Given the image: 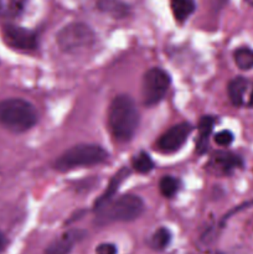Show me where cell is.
I'll list each match as a JSON object with an SVG mask.
<instances>
[{"instance_id":"obj_19","label":"cell","mask_w":253,"mask_h":254,"mask_svg":"<svg viewBox=\"0 0 253 254\" xmlns=\"http://www.w3.org/2000/svg\"><path fill=\"white\" fill-rule=\"evenodd\" d=\"M159 189L164 197H173L179 189V183L173 176H164L159 183Z\"/></svg>"},{"instance_id":"obj_5","label":"cell","mask_w":253,"mask_h":254,"mask_svg":"<svg viewBox=\"0 0 253 254\" xmlns=\"http://www.w3.org/2000/svg\"><path fill=\"white\" fill-rule=\"evenodd\" d=\"M57 45L66 54H79L86 51L96 41L94 32L83 22H71L59 31Z\"/></svg>"},{"instance_id":"obj_11","label":"cell","mask_w":253,"mask_h":254,"mask_svg":"<svg viewBox=\"0 0 253 254\" xmlns=\"http://www.w3.org/2000/svg\"><path fill=\"white\" fill-rule=\"evenodd\" d=\"M215 119L211 116H205L200 119L197 126V141H196V150L198 154H202L207 150L208 139H210L211 131H212Z\"/></svg>"},{"instance_id":"obj_7","label":"cell","mask_w":253,"mask_h":254,"mask_svg":"<svg viewBox=\"0 0 253 254\" xmlns=\"http://www.w3.org/2000/svg\"><path fill=\"white\" fill-rule=\"evenodd\" d=\"M192 127L189 123H180L171 127L156 141V149L161 153H175L185 144Z\"/></svg>"},{"instance_id":"obj_23","label":"cell","mask_w":253,"mask_h":254,"mask_svg":"<svg viewBox=\"0 0 253 254\" xmlns=\"http://www.w3.org/2000/svg\"><path fill=\"white\" fill-rule=\"evenodd\" d=\"M5 246H6V238H5V236L2 235L1 231H0V253L4 251Z\"/></svg>"},{"instance_id":"obj_6","label":"cell","mask_w":253,"mask_h":254,"mask_svg":"<svg viewBox=\"0 0 253 254\" xmlns=\"http://www.w3.org/2000/svg\"><path fill=\"white\" fill-rule=\"evenodd\" d=\"M170 87V76L164 69L153 67L148 69L141 82V98L146 107L158 104Z\"/></svg>"},{"instance_id":"obj_16","label":"cell","mask_w":253,"mask_h":254,"mask_svg":"<svg viewBox=\"0 0 253 254\" xmlns=\"http://www.w3.org/2000/svg\"><path fill=\"white\" fill-rule=\"evenodd\" d=\"M26 0H0V16L12 19L24 11Z\"/></svg>"},{"instance_id":"obj_3","label":"cell","mask_w":253,"mask_h":254,"mask_svg":"<svg viewBox=\"0 0 253 254\" xmlns=\"http://www.w3.org/2000/svg\"><path fill=\"white\" fill-rule=\"evenodd\" d=\"M37 112L29 102L20 98L0 101V124L14 133H24L36 124Z\"/></svg>"},{"instance_id":"obj_14","label":"cell","mask_w":253,"mask_h":254,"mask_svg":"<svg viewBox=\"0 0 253 254\" xmlns=\"http://www.w3.org/2000/svg\"><path fill=\"white\" fill-rule=\"evenodd\" d=\"M97 6L101 11L113 17H126L129 14V6L121 0H98Z\"/></svg>"},{"instance_id":"obj_2","label":"cell","mask_w":253,"mask_h":254,"mask_svg":"<svg viewBox=\"0 0 253 254\" xmlns=\"http://www.w3.org/2000/svg\"><path fill=\"white\" fill-rule=\"evenodd\" d=\"M96 210V221L99 225L128 222L138 218L144 211V202L139 196L123 195L111 198Z\"/></svg>"},{"instance_id":"obj_8","label":"cell","mask_w":253,"mask_h":254,"mask_svg":"<svg viewBox=\"0 0 253 254\" xmlns=\"http://www.w3.org/2000/svg\"><path fill=\"white\" fill-rule=\"evenodd\" d=\"M2 35L5 42L12 49L25 52L35 51L37 49V36L31 30L15 25H6L2 30Z\"/></svg>"},{"instance_id":"obj_20","label":"cell","mask_w":253,"mask_h":254,"mask_svg":"<svg viewBox=\"0 0 253 254\" xmlns=\"http://www.w3.org/2000/svg\"><path fill=\"white\" fill-rule=\"evenodd\" d=\"M171 241V235L166 228H159L151 237V246L155 250H165Z\"/></svg>"},{"instance_id":"obj_4","label":"cell","mask_w":253,"mask_h":254,"mask_svg":"<svg viewBox=\"0 0 253 254\" xmlns=\"http://www.w3.org/2000/svg\"><path fill=\"white\" fill-rule=\"evenodd\" d=\"M107 159L108 153L102 146L94 144H79L61 154L55 161L54 166L59 171H68L72 169L98 165Z\"/></svg>"},{"instance_id":"obj_12","label":"cell","mask_w":253,"mask_h":254,"mask_svg":"<svg viewBox=\"0 0 253 254\" xmlns=\"http://www.w3.org/2000/svg\"><path fill=\"white\" fill-rule=\"evenodd\" d=\"M128 175H129V170H126V168L121 169V170H119L113 178H112V180L109 181L108 186H107V190L104 191V192L101 195V197L96 201V203H94V208L99 207V206L103 205L104 202L111 200V198L114 196V193L117 192V190L119 189V186L122 185V183L128 178Z\"/></svg>"},{"instance_id":"obj_24","label":"cell","mask_w":253,"mask_h":254,"mask_svg":"<svg viewBox=\"0 0 253 254\" xmlns=\"http://www.w3.org/2000/svg\"><path fill=\"white\" fill-rule=\"evenodd\" d=\"M250 104L251 107H253V89H252V93H251V97H250Z\"/></svg>"},{"instance_id":"obj_9","label":"cell","mask_w":253,"mask_h":254,"mask_svg":"<svg viewBox=\"0 0 253 254\" xmlns=\"http://www.w3.org/2000/svg\"><path fill=\"white\" fill-rule=\"evenodd\" d=\"M84 233L82 231H68L55 240L45 251V254H69L74 243L78 242Z\"/></svg>"},{"instance_id":"obj_18","label":"cell","mask_w":253,"mask_h":254,"mask_svg":"<svg viewBox=\"0 0 253 254\" xmlns=\"http://www.w3.org/2000/svg\"><path fill=\"white\" fill-rule=\"evenodd\" d=\"M131 164H133L134 170L138 171L139 174H146L154 169L153 160H151L150 156L146 153H144V151H141L138 155L134 156Z\"/></svg>"},{"instance_id":"obj_10","label":"cell","mask_w":253,"mask_h":254,"mask_svg":"<svg viewBox=\"0 0 253 254\" xmlns=\"http://www.w3.org/2000/svg\"><path fill=\"white\" fill-rule=\"evenodd\" d=\"M242 165V160L237 155L231 153H217L211 159L208 168L212 169L215 173L228 174L236 168Z\"/></svg>"},{"instance_id":"obj_17","label":"cell","mask_w":253,"mask_h":254,"mask_svg":"<svg viewBox=\"0 0 253 254\" xmlns=\"http://www.w3.org/2000/svg\"><path fill=\"white\" fill-rule=\"evenodd\" d=\"M233 57H235V62L238 68L245 69V71L253 68V50L248 47H241L236 50Z\"/></svg>"},{"instance_id":"obj_22","label":"cell","mask_w":253,"mask_h":254,"mask_svg":"<svg viewBox=\"0 0 253 254\" xmlns=\"http://www.w3.org/2000/svg\"><path fill=\"white\" fill-rule=\"evenodd\" d=\"M97 254H117V247L112 243H102L97 247Z\"/></svg>"},{"instance_id":"obj_21","label":"cell","mask_w":253,"mask_h":254,"mask_svg":"<svg viewBox=\"0 0 253 254\" xmlns=\"http://www.w3.org/2000/svg\"><path fill=\"white\" fill-rule=\"evenodd\" d=\"M215 143L220 146H228L233 141V134L230 130L218 131L213 138Z\"/></svg>"},{"instance_id":"obj_13","label":"cell","mask_w":253,"mask_h":254,"mask_svg":"<svg viewBox=\"0 0 253 254\" xmlns=\"http://www.w3.org/2000/svg\"><path fill=\"white\" fill-rule=\"evenodd\" d=\"M248 81L245 77H236L232 81L228 83V97L233 106L240 107L243 103V96H245L246 91H247Z\"/></svg>"},{"instance_id":"obj_1","label":"cell","mask_w":253,"mask_h":254,"mask_svg":"<svg viewBox=\"0 0 253 254\" xmlns=\"http://www.w3.org/2000/svg\"><path fill=\"white\" fill-rule=\"evenodd\" d=\"M139 126V112L133 99L126 94L117 96L108 109V128L118 141L133 138Z\"/></svg>"},{"instance_id":"obj_15","label":"cell","mask_w":253,"mask_h":254,"mask_svg":"<svg viewBox=\"0 0 253 254\" xmlns=\"http://www.w3.org/2000/svg\"><path fill=\"white\" fill-rule=\"evenodd\" d=\"M170 6L173 14L179 22H184L195 11L193 0H170Z\"/></svg>"}]
</instances>
